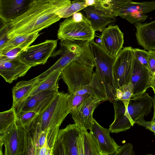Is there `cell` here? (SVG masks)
Here are the masks:
<instances>
[{"mask_svg":"<svg viewBox=\"0 0 155 155\" xmlns=\"http://www.w3.org/2000/svg\"><path fill=\"white\" fill-rule=\"evenodd\" d=\"M52 153L53 149L49 147L47 143L41 148L35 147V155H52Z\"/></svg>","mask_w":155,"mask_h":155,"instance_id":"39","label":"cell"},{"mask_svg":"<svg viewBox=\"0 0 155 155\" xmlns=\"http://www.w3.org/2000/svg\"><path fill=\"white\" fill-rule=\"evenodd\" d=\"M153 90V92H154V97H155V80H154L153 81V87L152 88Z\"/></svg>","mask_w":155,"mask_h":155,"instance_id":"43","label":"cell"},{"mask_svg":"<svg viewBox=\"0 0 155 155\" xmlns=\"http://www.w3.org/2000/svg\"><path fill=\"white\" fill-rule=\"evenodd\" d=\"M148 63L150 71L153 76L155 71V51H149Z\"/></svg>","mask_w":155,"mask_h":155,"instance_id":"37","label":"cell"},{"mask_svg":"<svg viewBox=\"0 0 155 155\" xmlns=\"http://www.w3.org/2000/svg\"><path fill=\"white\" fill-rule=\"evenodd\" d=\"M134 25L138 44L145 50L155 51V21L144 24L138 22Z\"/></svg>","mask_w":155,"mask_h":155,"instance_id":"19","label":"cell"},{"mask_svg":"<svg viewBox=\"0 0 155 155\" xmlns=\"http://www.w3.org/2000/svg\"><path fill=\"white\" fill-rule=\"evenodd\" d=\"M70 0H32L27 9L1 27L0 33L9 39L39 33L61 18L60 15L70 5Z\"/></svg>","mask_w":155,"mask_h":155,"instance_id":"1","label":"cell"},{"mask_svg":"<svg viewBox=\"0 0 155 155\" xmlns=\"http://www.w3.org/2000/svg\"><path fill=\"white\" fill-rule=\"evenodd\" d=\"M81 10L95 31L102 32L109 24L116 21L109 7L108 0H95L94 5Z\"/></svg>","mask_w":155,"mask_h":155,"instance_id":"9","label":"cell"},{"mask_svg":"<svg viewBox=\"0 0 155 155\" xmlns=\"http://www.w3.org/2000/svg\"><path fill=\"white\" fill-rule=\"evenodd\" d=\"M136 123L139 125L145 127L151 131L153 132L155 135V123L152 121H146L144 119L143 117L140 118L137 120Z\"/></svg>","mask_w":155,"mask_h":155,"instance_id":"38","label":"cell"},{"mask_svg":"<svg viewBox=\"0 0 155 155\" xmlns=\"http://www.w3.org/2000/svg\"><path fill=\"white\" fill-rule=\"evenodd\" d=\"M48 132L42 131L37 134H31L35 148H41L47 142Z\"/></svg>","mask_w":155,"mask_h":155,"instance_id":"34","label":"cell"},{"mask_svg":"<svg viewBox=\"0 0 155 155\" xmlns=\"http://www.w3.org/2000/svg\"><path fill=\"white\" fill-rule=\"evenodd\" d=\"M87 6L85 0L71 1L70 5L61 15L60 17L61 18H68Z\"/></svg>","mask_w":155,"mask_h":155,"instance_id":"29","label":"cell"},{"mask_svg":"<svg viewBox=\"0 0 155 155\" xmlns=\"http://www.w3.org/2000/svg\"><path fill=\"white\" fill-rule=\"evenodd\" d=\"M90 132L97 140L101 152L109 155L118 150L120 146L110 136L109 129L101 126L94 118Z\"/></svg>","mask_w":155,"mask_h":155,"instance_id":"17","label":"cell"},{"mask_svg":"<svg viewBox=\"0 0 155 155\" xmlns=\"http://www.w3.org/2000/svg\"><path fill=\"white\" fill-rule=\"evenodd\" d=\"M26 130L16 119L11 126L0 132V141L6 146L9 155H18L23 151Z\"/></svg>","mask_w":155,"mask_h":155,"instance_id":"10","label":"cell"},{"mask_svg":"<svg viewBox=\"0 0 155 155\" xmlns=\"http://www.w3.org/2000/svg\"><path fill=\"white\" fill-rule=\"evenodd\" d=\"M91 95L88 94L78 95L74 94H69L68 101L70 113L75 111L82 104L84 100Z\"/></svg>","mask_w":155,"mask_h":155,"instance_id":"30","label":"cell"},{"mask_svg":"<svg viewBox=\"0 0 155 155\" xmlns=\"http://www.w3.org/2000/svg\"><path fill=\"white\" fill-rule=\"evenodd\" d=\"M57 44V40H47L42 43L28 47L15 58L31 68L44 64L54 53Z\"/></svg>","mask_w":155,"mask_h":155,"instance_id":"8","label":"cell"},{"mask_svg":"<svg viewBox=\"0 0 155 155\" xmlns=\"http://www.w3.org/2000/svg\"><path fill=\"white\" fill-rule=\"evenodd\" d=\"M109 155H136L132 145L126 143L120 146L118 150L115 153Z\"/></svg>","mask_w":155,"mask_h":155,"instance_id":"35","label":"cell"},{"mask_svg":"<svg viewBox=\"0 0 155 155\" xmlns=\"http://www.w3.org/2000/svg\"><path fill=\"white\" fill-rule=\"evenodd\" d=\"M153 155L152 154H144V155Z\"/></svg>","mask_w":155,"mask_h":155,"instance_id":"46","label":"cell"},{"mask_svg":"<svg viewBox=\"0 0 155 155\" xmlns=\"http://www.w3.org/2000/svg\"><path fill=\"white\" fill-rule=\"evenodd\" d=\"M39 35V33H36L29 35H18L9 39L0 48V55L16 48H21L24 50L29 46Z\"/></svg>","mask_w":155,"mask_h":155,"instance_id":"24","label":"cell"},{"mask_svg":"<svg viewBox=\"0 0 155 155\" xmlns=\"http://www.w3.org/2000/svg\"><path fill=\"white\" fill-rule=\"evenodd\" d=\"M82 132L75 123L59 130L57 138L63 143L66 155H78V140Z\"/></svg>","mask_w":155,"mask_h":155,"instance_id":"18","label":"cell"},{"mask_svg":"<svg viewBox=\"0 0 155 155\" xmlns=\"http://www.w3.org/2000/svg\"><path fill=\"white\" fill-rule=\"evenodd\" d=\"M134 58L131 47L124 48L116 58L113 66V84L116 90L130 82Z\"/></svg>","mask_w":155,"mask_h":155,"instance_id":"7","label":"cell"},{"mask_svg":"<svg viewBox=\"0 0 155 155\" xmlns=\"http://www.w3.org/2000/svg\"><path fill=\"white\" fill-rule=\"evenodd\" d=\"M69 94L59 92L47 107L39 114L33 122L29 132L32 134L42 131L48 132L47 143L53 149L61 126L70 113Z\"/></svg>","mask_w":155,"mask_h":155,"instance_id":"2","label":"cell"},{"mask_svg":"<svg viewBox=\"0 0 155 155\" xmlns=\"http://www.w3.org/2000/svg\"><path fill=\"white\" fill-rule=\"evenodd\" d=\"M97 97L90 95L72 114L73 119L82 131L91 130L93 121V115L95 109L102 102Z\"/></svg>","mask_w":155,"mask_h":155,"instance_id":"13","label":"cell"},{"mask_svg":"<svg viewBox=\"0 0 155 155\" xmlns=\"http://www.w3.org/2000/svg\"><path fill=\"white\" fill-rule=\"evenodd\" d=\"M53 155H66L63 144L57 137L53 149Z\"/></svg>","mask_w":155,"mask_h":155,"instance_id":"36","label":"cell"},{"mask_svg":"<svg viewBox=\"0 0 155 155\" xmlns=\"http://www.w3.org/2000/svg\"><path fill=\"white\" fill-rule=\"evenodd\" d=\"M58 88V85L52 89L29 96L14 107L16 113L23 111H33L41 114L59 92Z\"/></svg>","mask_w":155,"mask_h":155,"instance_id":"11","label":"cell"},{"mask_svg":"<svg viewBox=\"0 0 155 155\" xmlns=\"http://www.w3.org/2000/svg\"><path fill=\"white\" fill-rule=\"evenodd\" d=\"M78 155H85L84 143V132L82 131L78 140Z\"/></svg>","mask_w":155,"mask_h":155,"instance_id":"41","label":"cell"},{"mask_svg":"<svg viewBox=\"0 0 155 155\" xmlns=\"http://www.w3.org/2000/svg\"><path fill=\"white\" fill-rule=\"evenodd\" d=\"M83 131L85 155H100L98 144L93 135L87 130Z\"/></svg>","mask_w":155,"mask_h":155,"instance_id":"26","label":"cell"},{"mask_svg":"<svg viewBox=\"0 0 155 155\" xmlns=\"http://www.w3.org/2000/svg\"><path fill=\"white\" fill-rule=\"evenodd\" d=\"M94 67L78 60L70 62L62 71L61 76L70 94H75L89 84L92 80Z\"/></svg>","mask_w":155,"mask_h":155,"instance_id":"6","label":"cell"},{"mask_svg":"<svg viewBox=\"0 0 155 155\" xmlns=\"http://www.w3.org/2000/svg\"><path fill=\"white\" fill-rule=\"evenodd\" d=\"M52 155H53V153H52Z\"/></svg>","mask_w":155,"mask_h":155,"instance_id":"47","label":"cell"},{"mask_svg":"<svg viewBox=\"0 0 155 155\" xmlns=\"http://www.w3.org/2000/svg\"><path fill=\"white\" fill-rule=\"evenodd\" d=\"M112 103L114 110V119L109 126L110 132L117 133L130 128L132 126L126 113V108L123 103L118 100H114Z\"/></svg>","mask_w":155,"mask_h":155,"instance_id":"21","label":"cell"},{"mask_svg":"<svg viewBox=\"0 0 155 155\" xmlns=\"http://www.w3.org/2000/svg\"><path fill=\"white\" fill-rule=\"evenodd\" d=\"M75 94H88L99 98L102 101H108L105 88L98 72L96 70L90 83L82 88Z\"/></svg>","mask_w":155,"mask_h":155,"instance_id":"23","label":"cell"},{"mask_svg":"<svg viewBox=\"0 0 155 155\" xmlns=\"http://www.w3.org/2000/svg\"><path fill=\"white\" fill-rule=\"evenodd\" d=\"M89 45L95 62L96 70L104 84L108 100L112 103L116 99V90L113 84V66L115 58L109 55L94 40L89 41Z\"/></svg>","mask_w":155,"mask_h":155,"instance_id":"4","label":"cell"},{"mask_svg":"<svg viewBox=\"0 0 155 155\" xmlns=\"http://www.w3.org/2000/svg\"><path fill=\"white\" fill-rule=\"evenodd\" d=\"M130 82L133 87L132 99L140 97L149 88L153 86V76L150 71L134 58Z\"/></svg>","mask_w":155,"mask_h":155,"instance_id":"12","label":"cell"},{"mask_svg":"<svg viewBox=\"0 0 155 155\" xmlns=\"http://www.w3.org/2000/svg\"><path fill=\"white\" fill-rule=\"evenodd\" d=\"M133 51L134 58L150 70L148 63V52L139 48H133Z\"/></svg>","mask_w":155,"mask_h":155,"instance_id":"33","label":"cell"},{"mask_svg":"<svg viewBox=\"0 0 155 155\" xmlns=\"http://www.w3.org/2000/svg\"><path fill=\"white\" fill-rule=\"evenodd\" d=\"M95 32L90 21L79 12L60 23L57 37L61 40L91 41L94 40Z\"/></svg>","mask_w":155,"mask_h":155,"instance_id":"3","label":"cell"},{"mask_svg":"<svg viewBox=\"0 0 155 155\" xmlns=\"http://www.w3.org/2000/svg\"><path fill=\"white\" fill-rule=\"evenodd\" d=\"M153 103L154 109L153 115L151 121L155 123V97L154 96L153 97Z\"/></svg>","mask_w":155,"mask_h":155,"instance_id":"42","label":"cell"},{"mask_svg":"<svg viewBox=\"0 0 155 155\" xmlns=\"http://www.w3.org/2000/svg\"><path fill=\"white\" fill-rule=\"evenodd\" d=\"M109 7L114 16H119L131 24L143 22L146 14L155 10V2H134L131 0H108Z\"/></svg>","mask_w":155,"mask_h":155,"instance_id":"5","label":"cell"},{"mask_svg":"<svg viewBox=\"0 0 155 155\" xmlns=\"http://www.w3.org/2000/svg\"><path fill=\"white\" fill-rule=\"evenodd\" d=\"M35 145L30 132L26 130L23 151L18 155H35Z\"/></svg>","mask_w":155,"mask_h":155,"instance_id":"31","label":"cell"},{"mask_svg":"<svg viewBox=\"0 0 155 155\" xmlns=\"http://www.w3.org/2000/svg\"><path fill=\"white\" fill-rule=\"evenodd\" d=\"M122 92L121 101L124 104L127 109L130 100L133 95L132 85L130 82L127 85L123 87L121 89Z\"/></svg>","mask_w":155,"mask_h":155,"instance_id":"32","label":"cell"},{"mask_svg":"<svg viewBox=\"0 0 155 155\" xmlns=\"http://www.w3.org/2000/svg\"><path fill=\"white\" fill-rule=\"evenodd\" d=\"M40 82L36 77L28 81H22L17 83L12 89L13 99L12 107H15L29 96Z\"/></svg>","mask_w":155,"mask_h":155,"instance_id":"22","label":"cell"},{"mask_svg":"<svg viewBox=\"0 0 155 155\" xmlns=\"http://www.w3.org/2000/svg\"><path fill=\"white\" fill-rule=\"evenodd\" d=\"M61 71H56L46 78L40 81L39 85L32 91L30 96L35 95L41 92L53 88L58 85L59 77Z\"/></svg>","mask_w":155,"mask_h":155,"instance_id":"25","label":"cell"},{"mask_svg":"<svg viewBox=\"0 0 155 155\" xmlns=\"http://www.w3.org/2000/svg\"><path fill=\"white\" fill-rule=\"evenodd\" d=\"M16 113L14 108L0 113V132L5 130L16 120Z\"/></svg>","mask_w":155,"mask_h":155,"instance_id":"28","label":"cell"},{"mask_svg":"<svg viewBox=\"0 0 155 155\" xmlns=\"http://www.w3.org/2000/svg\"><path fill=\"white\" fill-rule=\"evenodd\" d=\"M32 0H0V18L3 24L7 23L23 13Z\"/></svg>","mask_w":155,"mask_h":155,"instance_id":"16","label":"cell"},{"mask_svg":"<svg viewBox=\"0 0 155 155\" xmlns=\"http://www.w3.org/2000/svg\"><path fill=\"white\" fill-rule=\"evenodd\" d=\"M39 114L33 111H23L16 114V119L25 128L29 131L31 125Z\"/></svg>","mask_w":155,"mask_h":155,"instance_id":"27","label":"cell"},{"mask_svg":"<svg viewBox=\"0 0 155 155\" xmlns=\"http://www.w3.org/2000/svg\"><path fill=\"white\" fill-rule=\"evenodd\" d=\"M54 56L61 55L58 60L50 68L36 77L38 81H41L46 78L53 73L58 71H61L68 64L76 60L77 55L75 52L66 47H61L56 51Z\"/></svg>","mask_w":155,"mask_h":155,"instance_id":"20","label":"cell"},{"mask_svg":"<svg viewBox=\"0 0 155 155\" xmlns=\"http://www.w3.org/2000/svg\"><path fill=\"white\" fill-rule=\"evenodd\" d=\"M24 50L21 48H16L9 50L5 53L0 55V56H3L10 59L15 58Z\"/></svg>","mask_w":155,"mask_h":155,"instance_id":"40","label":"cell"},{"mask_svg":"<svg viewBox=\"0 0 155 155\" xmlns=\"http://www.w3.org/2000/svg\"><path fill=\"white\" fill-rule=\"evenodd\" d=\"M100 45L111 57L116 58L122 49L124 34L117 25H110L102 32Z\"/></svg>","mask_w":155,"mask_h":155,"instance_id":"14","label":"cell"},{"mask_svg":"<svg viewBox=\"0 0 155 155\" xmlns=\"http://www.w3.org/2000/svg\"><path fill=\"white\" fill-rule=\"evenodd\" d=\"M100 155H108L106 153H104L101 152Z\"/></svg>","mask_w":155,"mask_h":155,"instance_id":"45","label":"cell"},{"mask_svg":"<svg viewBox=\"0 0 155 155\" xmlns=\"http://www.w3.org/2000/svg\"><path fill=\"white\" fill-rule=\"evenodd\" d=\"M31 68L16 58L0 56V74L9 83L24 76Z\"/></svg>","mask_w":155,"mask_h":155,"instance_id":"15","label":"cell"},{"mask_svg":"<svg viewBox=\"0 0 155 155\" xmlns=\"http://www.w3.org/2000/svg\"><path fill=\"white\" fill-rule=\"evenodd\" d=\"M154 80H155V71L154 74H153V81Z\"/></svg>","mask_w":155,"mask_h":155,"instance_id":"44","label":"cell"}]
</instances>
